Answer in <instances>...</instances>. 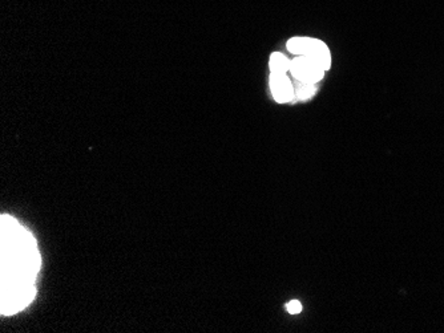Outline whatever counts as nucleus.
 Instances as JSON below:
<instances>
[{
	"instance_id": "obj_1",
	"label": "nucleus",
	"mask_w": 444,
	"mask_h": 333,
	"mask_svg": "<svg viewBox=\"0 0 444 333\" xmlns=\"http://www.w3.org/2000/svg\"><path fill=\"white\" fill-rule=\"evenodd\" d=\"M1 314L27 308L36 296L42 258L34 235L10 217L1 215Z\"/></svg>"
},
{
	"instance_id": "obj_2",
	"label": "nucleus",
	"mask_w": 444,
	"mask_h": 333,
	"mask_svg": "<svg viewBox=\"0 0 444 333\" xmlns=\"http://www.w3.org/2000/svg\"><path fill=\"white\" fill-rule=\"evenodd\" d=\"M288 51L296 56H307L314 59L322 65L325 71H329L331 66V55L329 47L318 39L313 38H293L288 44Z\"/></svg>"
},
{
	"instance_id": "obj_3",
	"label": "nucleus",
	"mask_w": 444,
	"mask_h": 333,
	"mask_svg": "<svg viewBox=\"0 0 444 333\" xmlns=\"http://www.w3.org/2000/svg\"><path fill=\"white\" fill-rule=\"evenodd\" d=\"M290 72L296 82L317 84L323 79L325 69L314 59L307 56H296L290 63Z\"/></svg>"
},
{
	"instance_id": "obj_4",
	"label": "nucleus",
	"mask_w": 444,
	"mask_h": 333,
	"mask_svg": "<svg viewBox=\"0 0 444 333\" xmlns=\"http://www.w3.org/2000/svg\"><path fill=\"white\" fill-rule=\"evenodd\" d=\"M270 89L275 101L279 104L290 103L296 97L294 85L286 75H270Z\"/></svg>"
},
{
	"instance_id": "obj_5",
	"label": "nucleus",
	"mask_w": 444,
	"mask_h": 333,
	"mask_svg": "<svg viewBox=\"0 0 444 333\" xmlns=\"http://www.w3.org/2000/svg\"><path fill=\"white\" fill-rule=\"evenodd\" d=\"M290 60L279 53V52H275V53H272L270 56V62H269V68H270V72L272 73H275V75H286L288 71H290Z\"/></svg>"
},
{
	"instance_id": "obj_6",
	"label": "nucleus",
	"mask_w": 444,
	"mask_h": 333,
	"mask_svg": "<svg viewBox=\"0 0 444 333\" xmlns=\"http://www.w3.org/2000/svg\"><path fill=\"white\" fill-rule=\"evenodd\" d=\"M294 92H296V99H298V100H306V99H310V97H313L316 95L317 88H316V84L296 82Z\"/></svg>"
},
{
	"instance_id": "obj_7",
	"label": "nucleus",
	"mask_w": 444,
	"mask_h": 333,
	"mask_svg": "<svg viewBox=\"0 0 444 333\" xmlns=\"http://www.w3.org/2000/svg\"><path fill=\"white\" fill-rule=\"evenodd\" d=\"M286 310H288V312L292 313V314H296V313L302 311V304L298 300H292V301H289L286 304Z\"/></svg>"
}]
</instances>
